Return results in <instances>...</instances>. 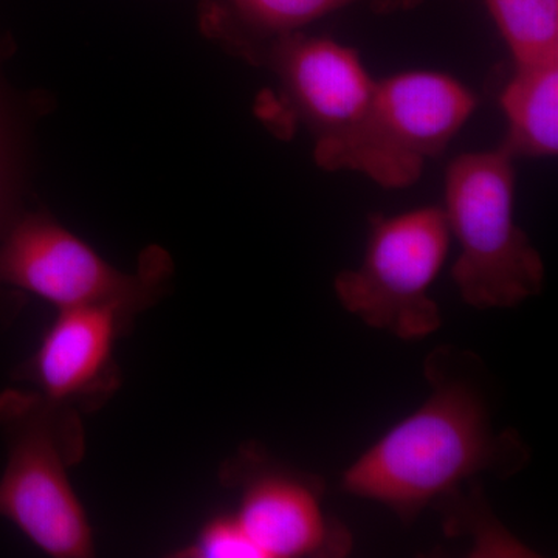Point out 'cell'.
Wrapping results in <instances>:
<instances>
[{
    "mask_svg": "<svg viewBox=\"0 0 558 558\" xmlns=\"http://www.w3.org/2000/svg\"><path fill=\"white\" fill-rule=\"evenodd\" d=\"M501 94L508 132L501 148L513 160L549 159L558 150V54L513 62Z\"/></svg>",
    "mask_w": 558,
    "mask_h": 558,
    "instance_id": "cell-11",
    "label": "cell"
},
{
    "mask_svg": "<svg viewBox=\"0 0 558 558\" xmlns=\"http://www.w3.org/2000/svg\"><path fill=\"white\" fill-rule=\"evenodd\" d=\"M222 481L236 488L234 517L260 558L344 557L352 549V535L325 508L319 476L247 446L223 468Z\"/></svg>",
    "mask_w": 558,
    "mask_h": 558,
    "instance_id": "cell-8",
    "label": "cell"
},
{
    "mask_svg": "<svg viewBox=\"0 0 558 558\" xmlns=\"http://www.w3.org/2000/svg\"><path fill=\"white\" fill-rule=\"evenodd\" d=\"M478 106L446 73L411 70L376 80L368 112L349 149L347 170L385 190H405L449 148Z\"/></svg>",
    "mask_w": 558,
    "mask_h": 558,
    "instance_id": "cell-5",
    "label": "cell"
},
{
    "mask_svg": "<svg viewBox=\"0 0 558 558\" xmlns=\"http://www.w3.org/2000/svg\"><path fill=\"white\" fill-rule=\"evenodd\" d=\"M450 240L442 207L373 216L362 263L333 281L337 299L369 328L400 340L438 332L442 315L429 292L449 256Z\"/></svg>",
    "mask_w": 558,
    "mask_h": 558,
    "instance_id": "cell-4",
    "label": "cell"
},
{
    "mask_svg": "<svg viewBox=\"0 0 558 558\" xmlns=\"http://www.w3.org/2000/svg\"><path fill=\"white\" fill-rule=\"evenodd\" d=\"M175 557L185 558H260L234 513H219L201 527L197 537Z\"/></svg>",
    "mask_w": 558,
    "mask_h": 558,
    "instance_id": "cell-13",
    "label": "cell"
},
{
    "mask_svg": "<svg viewBox=\"0 0 558 558\" xmlns=\"http://www.w3.org/2000/svg\"><path fill=\"white\" fill-rule=\"evenodd\" d=\"M135 314L119 303L60 311L24 366L25 379L58 405L87 411L100 405L119 387L113 349Z\"/></svg>",
    "mask_w": 558,
    "mask_h": 558,
    "instance_id": "cell-9",
    "label": "cell"
},
{
    "mask_svg": "<svg viewBox=\"0 0 558 558\" xmlns=\"http://www.w3.org/2000/svg\"><path fill=\"white\" fill-rule=\"evenodd\" d=\"M154 252L135 275H124L46 215H31L0 247V282L31 292L60 311L119 303L140 312L153 303L168 264Z\"/></svg>",
    "mask_w": 558,
    "mask_h": 558,
    "instance_id": "cell-7",
    "label": "cell"
},
{
    "mask_svg": "<svg viewBox=\"0 0 558 558\" xmlns=\"http://www.w3.org/2000/svg\"><path fill=\"white\" fill-rule=\"evenodd\" d=\"M0 425L10 446L0 517L47 556H94L90 524L68 476L84 453L76 410L9 389L0 395Z\"/></svg>",
    "mask_w": 558,
    "mask_h": 558,
    "instance_id": "cell-3",
    "label": "cell"
},
{
    "mask_svg": "<svg viewBox=\"0 0 558 558\" xmlns=\"http://www.w3.org/2000/svg\"><path fill=\"white\" fill-rule=\"evenodd\" d=\"M279 81L292 116L314 142V160L322 170H347L349 149L357 137L376 80L359 51L326 36L293 33L259 54Z\"/></svg>",
    "mask_w": 558,
    "mask_h": 558,
    "instance_id": "cell-6",
    "label": "cell"
},
{
    "mask_svg": "<svg viewBox=\"0 0 558 558\" xmlns=\"http://www.w3.org/2000/svg\"><path fill=\"white\" fill-rule=\"evenodd\" d=\"M513 62L558 54V0H483Z\"/></svg>",
    "mask_w": 558,
    "mask_h": 558,
    "instance_id": "cell-12",
    "label": "cell"
},
{
    "mask_svg": "<svg viewBox=\"0 0 558 558\" xmlns=\"http://www.w3.org/2000/svg\"><path fill=\"white\" fill-rule=\"evenodd\" d=\"M424 371L428 398L341 475L344 494L385 506L407 524L483 475H517L531 457L519 433L495 428L480 357L439 347Z\"/></svg>",
    "mask_w": 558,
    "mask_h": 558,
    "instance_id": "cell-1",
    "label": "cell"
},
{
    "mask_svg": "<svg viewBox=\"0 0 558 558\" xmlns=\"http://www.w3.org/2000/svg\"><path fill=\"white\" fill-rule=\"evenodd\" d=\"M515 160L501 148L465 153L446 172L444 215L459 245L451 277L475 310H512L545 286L542 255L515 219Z\"/></svg>",
    "mask_w": 558,
    "mask_h": 558,
    "instance_id": "cell-2",
    "label": "cell"
},
{
    "mask_svg": "<svg viewBox=\"0 0 558 558\" xmlns=\"http://www.w3.org/2000/svg\"><path fill=\"white\" fill-rule=\"evenodd\" d=\"M357 2L369 0H216L205 10L202 24L233 53L255 64L271 44Z\"/></svg>",
    "mask_w": 558,
    "mask_h": 558,
    "instance_id": "cell-10",
    "label": "cell"
},
{
    "mask_svg": "<svg viewBox=\"0 0 558 558\" xmlns=\"http://www.w3.org/2000/svg\"><path fill=\"white\" fill-rule=\"evenodd\" d=\"M421 2L422 0H369L368 5L377 13H395V11L413 9Z\"/></svg>",
    "mask_w": 558,
    "mask_h": 558,
    "instance_id": "cell-14",
    "label": "cell"
}]
</instances>
